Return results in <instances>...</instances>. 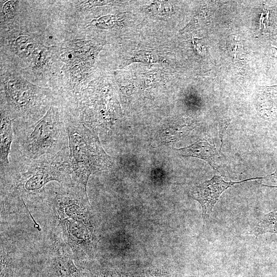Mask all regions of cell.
Returning a JSON list of instances; mask_svg holds the SVG:
<instances>
[{"label": "cell", "mask_w": 277, "mask_h": 277, "mask_svg": "<svg viewBox=\"0 0 277 277\" xmlns=\"http://www.w3.org/2000/svg\"><path fill=\"white\" fill-rule=\"evenodd\" d=\"M51 207L55 233L69 247L77 264L90 255L94 230L87 189L76 184L59 185L46 197Z\"/></svg>", "instance_id": "obj_1"}, {"label": "cell", "mask_w": 277, "mask_h": 277, "mask_svg": "<svg viewBox=\"0 0 277 277\" xmlns=\"http://www.w3.org/2000/svg\"><path fill=\"white\" fill-rule=\"evenodd\" d=\"M1 172L11 174V193L19 194L23 202L44 198L49 188L47 185L51 182L61 185L74 184L69 148L35 160L16 157L12 164L1 169Z\"/></svg>", "instance_id": "obj_2"}, {"label": "cell", "mask_w": 277, "mask_h": 277, "mask_svg": "<svg viewBox=\"0 0 277 277\" xmlns=\"http://www.w3.org/2000/svg\"><path fill=\"white\" fill-rule=\"evenodd\" d=\"M13 132L16 157L35 160L69 148L66 122L52 107L33 125L13 129Z\"/></svg>", "instance_id": "obj_3"}, {"label": "cell", "mask_w": 277, "mask_h": 277, "mask_svg": "<svg viewBox=\"0 0 277 277\" xmlns=\"http://www.w3.org/2000/svg\"><path fill=\"white\" fill-rule=\"evenodd\" d=\"M65 122L73 180L86 189L89 177L111 168L113 160L103 148L94 131L81 122Z\"/></svg>", "instance_id": "obj_4"}, {"label": "cell", "mask_w": 277, "mask_h": 277, "mask_svg": "<svg viewBox=\"0 0 277 277\" xmlns=\"http://www.w3.org/2000/svg\"><path fill=\"white\" fill-rule=\"evenodd\" d=\"M45 264L43 277H83L69 247L54 233Z\"/></svg>", "instance_id": "obj_5"}, {"label": "cell", "mask_w": 277, "mask_h": 277, "mask_svg": "<svg viewBox=\"0 0 277 277\" xmlns=\"http://www.w3.org/2000/svg\"><path fill=\"white\" fill-rule=\"evenodd\" d=\"M254 177L240 182H226L219 175H214L208 180L194 187L190 191L191 197L198 201L202 208V216L204 222H207L212 212V209L222 193L231 186L248 180L264 179Z\"/></svg>", "instance_id": "obj_6"}, {"label": "cell", "mask_w": 277, "mask_h": 277, "mask_svg": "<svg viewBox=\"0 0 277 277\" xmlns=\"http://www.w3.org/2000/svg\"><path fill=\"white\" fill-rule=\"evenodd\" d=\"M6 93L10 105L23 113L36 99V94L32 89L15 82H9Z\"/></svg>", "instance_id": "obj_7"}, {"label": "cell", "mask_w": 277, "mask_h": 277, "mask_svg": "<svg viewBox=\"0 0 277 277\" xmlns=\"http://www.w3.org/2000/svg\"><path fill=\"white\" fill-rule=\"evenodd\" d=\"M176 150L183 156L195 157L204 160L214 169L217 170L219 154L215 147L207 142L195 143L189 146Z\"/></svg>", "instance_id": "obj_8"}, {"label": "cell", "mask_w": 277, "mask_h": 277, "mask_svg": "<svg viewBox=\"0 0 277 277\" xmlns=\"http://www.w3.org/2000/svg\"><path fill=\"white\" fill-rule=\"evenodd\" d=\"M12 120L10 115L4 111L1 114V143L0 163L1 169L7 167L10 162L9 155L11 152V144L13 143L14 132Z\"/></svg>", "instance_id": "obj_9"}, {"label": "cell", "mask_w": 277, "mask_h": 277, "mask_svg": "<svg viewBox=\"0 0 277 277\" xmlns=\"http://www.w3.org/2000/svg\"><path fill=\"white\" fill-rule=\"evenodd\" d=\"M16 46L18 54L22 56L30 54L33 48L30 39L26 36L18 37L16 41Z\"/></svg>", "instance_id": "obj_10"}, {"label": "cell", "mask_w": 277, "mask_h": 277, "mask_svg": "<svg viewBox=\"0 0 277 277\" xmlns=\"http://www.w3.org/2000/svg\"><path fill=\"white\" fill-rule=\"evenodd\" d=\"M3 12L9 18L13 17L15 13V3L14 1H8L4 6Z\"/></svg>", "instance_id": "obj_11"}, {"label": "cell", "mask_w": 277, "mask_h": 277, "mask_svg": "<svg viewBox=\"0 0 277 277\" xmlns=\"http://www.w3.org/2000/svg\"><path fill=\"white\" fill-rule=\"evenodd\" d=\"M168 4L167 3H156L154 4L153 11L155 13H167L170 8Z\"/></svg>", "instance_id": "obj_12"}, {"label": "cell", "mask_w": 277, "mask_h": 277, "mask_svg": "<svg viewBox=\"0 0 277 277\" xmlns=\"http://www.w3.org/2000/svg\"><path fill=\"white\" fill-rule=\"evenodd\" d=\"M100 26L104 28H108L113 26L114 23V16H104L98 21Z\"/></svg>", "instance_id": "obj_13"}, {"label": "cell", "mask_w": 277, "mask_h": 277, "mask_svg": "<svg viewBox=\"0 0 277 277\" xmlns=\"http://www.w3.org/2000/svg\"><path fill=\"white\" fill-rule=\"evenodd\" d=\"M234 41H235V47L233 49V51H234V58L235 59L236 58V53L237 52H238V40L237 39V36L235 35V37H234Z\"/></svg>", "instance_id": "obj_14"}, {"label": "cell", "mask_w": 277, "mask_h": 277, "mask_svg": "<svg viewBox=\"0 0 277 277\" xmlns=\"http://www.w3.org/2000/svg\"><path fill=\"white\" fill-rule=\"evenodd\" d=\"M273 49L275 51V53H274V57L275 58H277V48H276L275 47H273Z\"/></svg>", "instance_id": "obj_15"}]
</instances>
